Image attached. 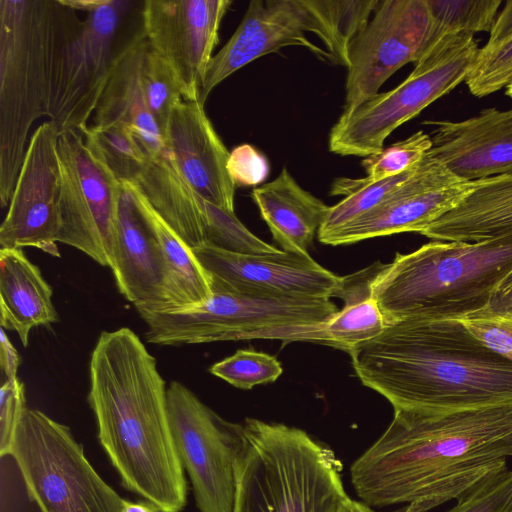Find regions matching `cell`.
Segmentation results:
<instances>
[{
  "label": "cell",
  "instance_id": "obj_42",
  "mask_svg": "<svg viewBox=\"0 0 512 512\" xmlns=\"http://www.w3.org/2000/svg\"><path fill=\"white\" fill-rule=\"evenodd\" d=\"M489 33L485 46H495L512 38V0L505 2Z\"/></svg>",
  "mask_w": 512,
  "mask_h": 512
},
{
  "label": "cell",
  "instance_id": "obj_38",
  "mask_svg": "<svg viewBox=\"0 0 512 512\" xmlns=\"http://www.w3.org/2000/svg\"><path fill=\"white\" fill-rule=\"evenodd\" d=\"M25 387L18 377L0 388V456H10L18 424L26 410Z\"/></svg>",
  "mask_w": 512,
  "mask_h": 512
},
{
  "label": "cell",
  "instance_id": "obj_10",
  "mask_svg": "<svg viewBox=\"0 0 512 512\" xmlns=\"http://www.w3.org/2000/svg\"><path fill=\"white\" fill-rule=\"evenodd\" d=\"M10 456L40 512H122L125 499L106 483L70 428L26 408Z\"/></svg>",
  "mask_w": 512,
  "mask_h": 512
},
{
  "label": "cell",
  "instance_id": "obj_27",
  "mask_svg": "<svg viewBox=\"0 0 512 512\" xmlns=\"http://www.w3.org/2000/svg\"><path fill=\"white\" fill-rule=\"evenodd\" d=\"M121 183L131 190L146 210L163 248L167 271L166 303L158 312L177 311L208 301L213 294L210 277L192 248L161 218L132 183Z\"/></svg>",
  "mask_w": 512,
  "mask_h": 512
},
{
  "label": "cell",
  "instance_id": "obj_2",
  "mask_svg": "<svg viewBox=\"0 0 512 512\" xmlns=\"http://www.w3.org/2000/svg\"><path fill=\"white\" fill-rule=\"evenodd\" d=\"M88 403L98 439L122 485L161 512H180L187 482L157 362L130 328L102 331L89 365Z\"/></svg>",
  "mask_w": 512,
  "mask_h": 512
},
{
  "label": "cell",
  "instance_id": "obj_5",
  "mask_svg": "<svg viewBox=\"0 0 512 512\" xmlns=\"http://www.w3.org/2000/svg\"><path fill=\"white\" fill-rule=\"evenodd\" d=\"M512 273V233L478 242L433 240L378 264L371 295L386 321L457 319L485 309Z\"/></svg>",
  "mask_w": 512,
  "mask_h": 512
},
{
  "label": "cell",
  "instance_id": "obj_7",
  "mask_svg": "<svg viewBox=\"0 0 512 512\" xmlns=\"http://www.w3.org/2000/svg\"><path fill=\"white\" fill-rule=\"evenodd\" d=\"M375 7L374 0L251 1L233 35L212 57L199 102L204 105L211 91L240 68L288 46L347 67L351 42Z\"/></svg>",
  "mask_w": 512,
  "mask_h": 512
},
{
  "label": "cell",
  "instance_id": "obj_24",
  "mask_svg": "<svg viewBox=\"0 0 512 512\" xmlns=\"http://www.w3.org/2000/svg\"><path fill=\"white\" fill-rule=\"evenodd\" d=\"M251 196L283 251L308 254L329 206L302 188L286 167Z\"/></svg>",
  "mask_w": 512,
  "mask_h": 512
},
{
  "label": "cell",
  "instance_id": "obj_16",
  "mask_svg": "<svg viewBox=\"0 0 512 512\" xmlns=\"http://www.w3.org/2000/svg\"><path fill=\"white\" fill-rule=\"evenodd\" d=\"M208 273L211 288L272 298L331 299L343 277L309 254L278 250L267 254L230 252L209 244L192 248Z\"/></svg>",
  "mask_w": 512,
  "mask_h": 512
},
{
  "label": "cell",
  "instance_id": "obj_18",
  "mask_svg": "<svg viewBox=\"0 0 512 512\" xmlns=\"http://www.w3.org/2000/svg\"><path fill=\"white\" fill-rule=\"evenodd\" d=\"M473 185L474 181L457 178L427 153L387 201L320 241L337 246L402 232L419 233L454 208Z\"/></svg>",
  "mask_w": 512,
  "mask_h": 512
},
{
  "label": "cell",
  "instance_id": "obj_21",
  "mask_svg": "<svg viewBox=\"0 0 512 512\" xmlns=\"http://www.w3.org/2000/svg\"><path fill=\"white\" fill-rule=\"evenodd\" d=\"M178 170L204 200L234 212L236 184L227 170L230 152L218 136L204 105L182 100L163 134Z\"/></svg>",
  "mask_w": 512,
  "mask_h": 512
},
{
  "label": "cell",
  "instance_id": "obj_11",
  "mask_svg": "<svg viewBox=\"0 0 512 512\" xmlns=\"http://www.w3.org/2000/svg\"><path fill=\"white\" fill-rule=\"evenodd\" d=\"M170 429L200 512H233L243 425L229 422L184 384L167 388Z\"/></svg>",
  "mask_w": 512,
  "mask_h": 512
},
{
  "label": "cell",
  "instance_id": "obj_29",
  "mask_svg": "<svg viewBox=\"0 0 512 512\" xmlns=\"http://www.w3.org/2000/svg\"><path fill=\"white\" fill-rule=\"evenodd\" d=\"M416 168L417 166L399 175L373 182L367 181L364 177L335 179L331 185L330 195H343L345 198L329 206L318 231L319 240L383 204Z\"/></svg>",
  "mask_w": 512,
  "mask_h": 512
},
{
  "label": "cell",
  "instance_id": "obj_30",
  "mask_svg": "<svg viewBox=\"0 0 512 512\" xmlns=\"http://www.w3.org/2000/svg\"><path fill=\"white\" fill-rule=\"evenodd\" d=\"M431 26L426 51L449 35L490 32L501 0H426ZM425 51V52H426ZM425 54V53H424Z\"/></svg>",
  "mask_w": 512,
  "mask_h": 512
},
{
  "label": "cell",
  "instance_id": "obj_44",
  "mask_svg": "<svg viewBox=\"0 0 512 512\" xmlns=\"http://www.w3.org/2000/svg\"><path fill=\"white\" fill-rule=\"evenodd\" d=\"M122 512H161L154 504L146 502L124 501Z\"/></svg>",
  "mask_w": 512,
  "mask_h": 512
},
{
  "label": "cell",
  "instance_id": "obj_15",
  "mask_svg": "<svg viewBox=\"0 0 512 512\" xmlns=\"http://www.w3.org/2000/svg\"><path fill=\"white\" fill-rule=\"evenodd\" d=\"M58 138L56 126L50 120L38 126L30 137L0 226L1 248L35 247L60 257Z\"/></svg>",
  "mask_w": 512,
  "mask_h": 512
},
{
  "label": "cell",
  "instance_id": "obj_28",
  "mask_svg": "<svg viewBox=\"0 0 512 512\" xmlns=\"http://www.w3.org/2000/svg\"><path fill=\"white\" fill-rule=\"evenodd\" d=\"M378 264L343 277L336 297L345 305L324 326L327 345L349 352L384 331L386 321L370 289Z\"/></svg>",
  "mask_w": 512,
  "mask_h": 512
},
{
  "label": "cell",
  "instance_id": "obj_39",
  "mask_svg": "<svg viewBox=\"0 0 512 512\" xmlns=\"http://www.w3.org/2000/svg\"><path fill=\"white\" fill-rule=\"evenodd\" d=\"M460 321L486 347L512 361V320L481 310Z\"/></svg>",
  "mask_w": 512,
  "mask_h": 512
},
{
  "label": "cell",
  "instance_id": "obj_32",
  "mask_svg": "<svg viewBox=\"0 0 512 512\" xmlns=\"http://www.w3.org/2000/svg\"><path fill=\"white\" fill-rule=\"evenodd\" d=\"M141 78L148 109L163 136L174 108L183 100L181 86L168 63L150 45Z\"/></svg>",
  "mask_w": 512,
  "mask_h": 512
},
{
  "label": "cell",
  "instance_id": "obj_12",
  "mask_svg": "<svg viewBox=\"0 0 512 512\" xmlns=\"http://www.w3.org/2000/svg\"><path fill=\"white\" fill-rule=\"evenodd\" d=\"M58 155V243L74 247L111 268L122 184L87 145L80 131L59 134Z\"/></svg>",
  "mask_w": 512,
  "mask_h": 512
},
{
  "label": "cell",
  "instance_id": "obj_35",
  "mask_svg": "<svg viewBox=\"0 0 512 512\" xmlns=\"http://www.w3.org/2000/svg\"><path fill=\"white\" fill-rule=\"evenodd\" d=\"M432 148L431 136L417 131L408 138L367 156L362 161L367 181L399 175L418 166Z\"/></svg>",
  "mask_w": 512,
  "mask_h": 512
},
{
  "label": "cell",
  "instance_id": "obj_26",
  "mask_svg": "<svg viewBox=\"0 0 512 512\" xmlns=\"http://www.w3.org/2000/svg\"><path fill=\"white\" fill-rule=\"evenodd\" d=\"M132 183L191 248L206 244L205 200L188 184L167 149L148 161Z\"/></svg>",
  "mask_w": 512,
  "mask_h": 512
},
{
  "label": "cell",
  "instance_id": "obj_19",
  "mask_svg": "<svg viewBox=\"0 0 512 512\" xmlns=\"http://www.w3.org/2000/svg\"><path fill=\"white\" fill-rule=\"evenodd\" d=\"M121 184L111 269L119 292L138 313L158 312L166 303L163 248L146 210Z\"/></svg>",
  "mask_w": 512,
  "mask_h": 512
},
{
  "label": "cell",
  "instance_id": "obj_37",
  "mask_svg": "<svg viewBox=\"0 0 512 512\" xmlns=\"http://www.w3.org/2000/svg\"><path fill=\"white\" fill-rule=\"evenodd\" d=\"M446 512H512V469L486 477L457 498Z\"/></svg>",
  "mask_w": 512,
  "mask_h": 512
},
{
  "label": "cell",
  "instance_id": "obj_25",
  "mask_svg": "<svg viewBox=\"0 0 512 512\" xmlns=\"http://www.w3.org/2000/svg\"><path fill=\"white\" fill-rule=\"evenodd\" d=\"M52 287L19 248L0 249V324L24 347L34 327L58 321Z\"/></svg>",
  "mask_w": 512,
  "mask_h": 512
},
{
  "label": "cell",
  "instance_id": "obj_22",
  "mask_svg": "<svg viewBox=\"0 0 512 512\" xmlns=\"http://www.w3.org/2000/svg\"><path fill=\"white\" fill-rule=\"evenodd\" d=\"M148 49L149 42L142 31L117 53L91 125L125 126L148 157L153 158L161 155L166 147L148 109L142 87V66Z\"/></svg>",
  "mask_w": 512,
  "mask_h": 512
},
{
  "label": "cell",
  "instance_id": "obj_14",
  "mask_svg": "<svg viewBox=\"0 0 512 512\" xmlns=\"http://www.w3.org/2000/svg\"><path fill=\"white\" fill-rule=\"evenodd\" d=\"M430 26L426 0L379 1L349 48L342 113L376 96L401 67L416 63L428 47Z\"/></svg>",
  "mask_w": 512,
  "mask_h": 512
},
{
  "label": "cell",
  "instance_id": "obj_41",
  "mask_svg": "<svg viewBox=\"0 0 512 512\" xmlns=\"http://www.w3.org/2000/svg\"><path fill=\"white\" fill-rule=\"evenodd\" d=\"M483 310L512 320V273L494 291L489 305Z\"/></svg>",
  "mask_w": 512,
  "mask_h": 512
},
{
  "label": "cell",
  "instance_id": "obj_33",
  "mask_svg": "<svg viewBox=\"0 0 512 512\" xmlns=\"http://www.w3.org/2000/svg\"><path fill=\"white\" fill-rule=\"evenodd\" d=\"M206 244L242 254H267L279 249L252 234L234 212L205 200Z\"/></svg>",
  "mask_w": 512,
  "mask_h": 512
},
{
  "label": "cell",
  "instance_id": "obj_20",
  "mask_svg": "<svg viewBox=\"0 0 512 512\" xmlns=\"http://www.w3.org/2000/svg\"><path fill=\"white\" fill-rule=\"evenodd\" d=\"M434 126L428 155L463 181L512 174V108H486L461 121Z\"/></svg>",
  "mask_w": 512,
  "mask_h": 512
},
{
  "label": "cell",
  "instance_id": "obj_34",
  "mask_svg": "<svg viewBox=\"0 0 512 512\" xmlns=\"http://www.w3.org/2000/svg\"><path fill=\"white\" fill-rule=\"evenodd\" d=\"M214 376L240 389L275 382L282 374L280 362L269 354L255 350H238L216 362L210 369Z\"/></svg>",
  "mask_w": 512,
  "mask_h": 512
},
{
  "label": "cell",
  "instance_id": "obj_9",
  "mask_svg": "<svg viewBox=\"0 0 512 512\" xmlns=\"http://www.w3.org/2000/svg\"><path fill=\"white\" fill-rule=\"evenodd\" d=\"M478 50L472 35L442 38L402 83L342 113L331 128L329 150L358 157L380 152L395 129L465 81Z\"/></svg>",
  "mask_w": 512,
  "mask_h": 512
},
{
  "label": "cell",
  "instance_id": "obj_1",
  "mask_svg": "<svg viewBox=\"0 0 512 512\" xmlns=\"http://www.w3.org/2000/svg\"><path fill=\"white\" fill-rule=\"evenodd\" d=\"M512 457V405L453 412L394 410L384 433L351 466L368 506L458 498Z\"/></svg>",
  "mask_w": 512,
  "mask_h": 512
},
{
  "label": "cell",
  "instance_id": "obj_8",
  "mask_svg": "<svg viewBox=\"0 0 512 512\" xmlns=\"http://www.w3.org/2000/svg\"><path fill=\"white\" fill-rule=\"evenodd\" d=\"M203 304L141 312L145 339L161 346L219 341L280 340L327 344L324 326L337 313L330 299L272 298L213 289Z\"/></svg>",
  "mask_w": 512,
  "mask_h": 512
},
{
  "label": "cell",
  "instance_id": "obj_17",
  "mask_svg": "<svg viewBox=\"0 0 512 512\" xmlns=\"http://www.w3.org/2000/svg\"><path fill=\"white\" fill-rule=\"evenodd\" d=\"M230 0H146L143 33L173 70L184 100H198Z\"/></svg>",
  "mask_w": 512,
  "mask_h": 512
},
{
  "label": "cell",
  "instance_id": "obj_40",
  "mask_svg": "<svg viewBox=\"0 0 512 512\" xmlns=\"http://www.w3.org/2000/svg\"><path fill=\"white\" fill-rule=\"evenodd\" d=\"M227 170L236 186H256L266 179L269 164L256 148L250 144H242L230 152Z\"/></svg>",
  "mask_w": 512,
  "mask_h": 512
},
{
  "label": "cell",
  "instance_id": "obj_46",
  "mask_svg": "<svg viewBox=\"0 0 512 512\" xmlns=\"http://www.w3.org/2000/svg\"><path fill=\"white\" fill-rule=\"evenodd\" d=\"M506 95L511 99L512 101V83H510L507 87H506Z\"/></svg>",
  "mask_w": 512,
  "mask_h": 512
},
{
  "label": "cell",
  "instance_id": "obj_31",
  "mask_svg": "<svg viewBox=\"0 0 512 512\" xmlns=\"http://www.w3.org/2000/svg\"><path fill=\"white\" fill-rule=\"evenodd\" d=\"M82 134L120 182H133L148 161V155L125 126L90 124Z\"/></svg>",
  "mask_w": 512,
  "mask_h": 512
},
{
  "label": "cell",
  "instance_id": "obj_23",
  "mask_svg": "<svg viewBox=\"0 0 512 512\" xmlns=\"http://www.w3.org/2000/svg\"><path fill=\"white\" fill-rule=\"evenodd\" d=\"M438 241L478 242L512 233V174L474 181L450 211L420 232Z\"/></svg>",
  "mask_w": 512,
  "mask_h": 512
},
{
  "label": "cell",
  "instance_id": "obj_3",
  "mask_svg": "<svg viewBox=\"0 0 512 512\" xmlns=\"http://www.w3.org/2000/svg\"><path fill=\"white\" fill-rule=\"evenodd\" d=\"M363 385L394 410L453 412L512 405V361L457 319L386 323L349 351Z\"/></svg>",
  "mask_w": 512,
  "mask_h": 512
},
{
  "label": "cell",
  "instance_id": "obj_13",
  "mask_svg": "<svg viewBox=\"0 0 512 512\" xmlns=\"http://www.w3.org/2000/svg\"><path fill=\"white\" fill-rule=\"evenodd\" d=\"M130 2L99 0L65 44L57 67L50 121L58 133L89 126L113 69V45Z\"/></svg>",
  "mask_w": 512,
  "mask_h": 512
},
{
  "label": "cell",
  "instance_id": "obj_43",
  "mask_svg": "<svg viewBox=\"0 0 512 512\" xmlns=\"http://www.w3.org/2000/svg\"><path fill=\"white\" fill-rule=\"evenodd\" d=\"M20 365L18 351L9 340L4 328L0 329V366L5 379L17 377Z\"/></svg>",
  "mask_w": 512,
  "mask_h": 512
},
{
  "label": "cell",
  "instance_id": "obj_4",
  "mask_svg": "<svg viewBox=\"0 0 512 512\" xmlns=\"http://www.w3.org/2000/svg\"><path fill=\"white\" fill-rule=\"evenodd\" d=\"M81 21L61 0H0V204L9 206L32 124L50 116L63 48Z\"/></svg>",
  "mask_w": 512,
  "mask_h": 512
},
{
  "label": "cell",
  "instance_id": "obj_6",
  "mask_svg": "<svg viewBox=\"0 0 512 512\" xmlns=\"http://www.w3.org/2000/svg\"><path fill=\"white\" fill-rule=\"evenodd\" d=\"M233 512H374L344 489L334 451L308 433L246 418Z\"/></svg>",
  "mask_w": 512,
  "mask_h": 512
},
{
  "label": "cell",
  "instance_id": "obj_36",
  "mask_svg": "<svg viewBox=\"0 0 512 512\" xmlns=\"http://www.w3.org/2000/svg\"><path fill=\"white\" fill-rule=\"evenodd\" d=\"M465 83L476 97L490 95L512 83V38L479 48Z\"/></svg>",
  "mask_w": 512,
  "mask_h": 512
},
{
  "label": "cell",
  "instance_id": "obj_45",
  "mask_svg": "<svg viewBox=\"0 0 512 512\" xmlns=\"http://www.w3.org/2000/svg\"><path fill=\"white\" fill-rule=\"evenodd\" d=\"M431 509L426 503H412L394 512H425Z\"/></svg>",
  "mask_w": 512,
  "mask_h": 512
}]
</instances>
